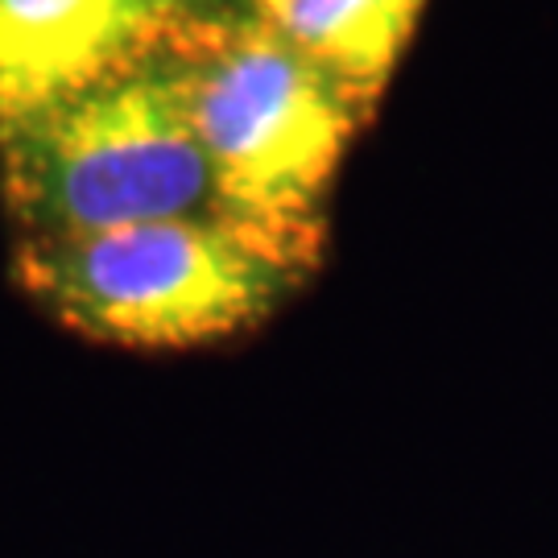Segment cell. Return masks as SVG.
Listing matches in <instances>:
<instances>
[{
	"label": "cell",
	"instance_id": "277c9868",
	"mask_svg": "<svg viewBox=\"0 0 558 558\" xmlns=\"http://www.w3.org/2000/svg\"><path fill=\"white\" fill-rule=\"evenodd\" d=\"M141 29L133 0H0V124L92 80Z\"/></svg>",
	"mask_w": 558,
	"mask_h": 558
},
{
	"label": "cell",
	"instance_id": "6da1fadb",
	"mask_svg": "<svg viewBox=\"0 0 558 558\" xmlns=\"http://www.w3.org/2000/svg\"><path fill=\"white\" fill-rule=\"evenodd\" d=\"M0 191L17 240L154 220H232L154 29L92 80L0 124Z\"/></svg>",
	"mask_w": 558,
	"mask_h": 558
},
{
	"label": "cell",
	"instance_id": "3957f363",
	"mask_svg": "<svg viewBox=\"0 0 558 558\" xmlns=\"http://www.w3.org/2000/svg\"><path fill=\"white\" fill-rule=\"evenodd\" d=\"M319 257L232 220H154L17 240L13 281L54 323L96 343L179 352L274 319Z\"/></svg>",
	"mask_w": 558,
	"mask_h": 558
},
{
	"label": "cell",
	"instance_id": "5b68a950",
	"mask_svg": "<svg viewBox=\"0 0 558 558\" xmlns=\"http://www.w3.org/2000/svg\"><path fill=\"white\" fill-rule=\"evenodd\" d=\"M426 0H253L248 9L306 59L377 104Z\"/></svg>",
	"mask_w": 558,
	"mask_h": 558
},
{
	"label": "cell",
	"instance_id": "7a4b0ae2",
	"mask_svg": "<svg viewBox=\"0 0 558 558\" xmlns=\"http://www.w3.org/2000/svg\"><path fill=\"white\" fill-rule=\"evenodd\" d=\"M232 216L319 257L327 199L364 104L253 9L149 25Z\"/></svg>",
	"mask_w": 558,
	"mask_h": 558
},
{
	"label": "cell",
	"instance_id": "8992f818",
	"mask_svg": "<svg viewBox=\"0 0 558 558\" xmlns=\"http://www.w3.org/2000/svg\"><path fill=\"white\" fill-rule=\"evenodd\" d=\"M253 0H133L145 25L166 17H195V13H223V9H248Z\"/></svg>",
	"mask_w": 558,
	"mask_h": 558
}]
</instances>
